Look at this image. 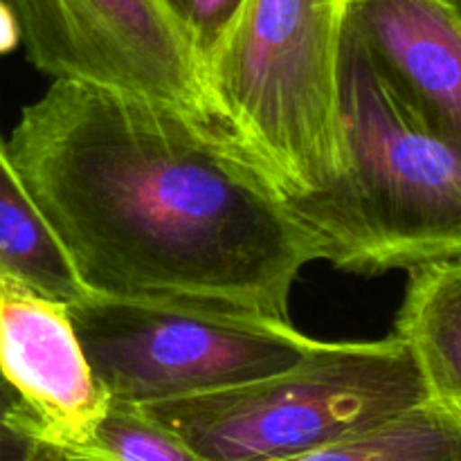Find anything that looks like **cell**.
Here are the masks:
<instances>
[{"label":"cell","instance_id":"obj_13","mask_svg":"<svg viewBox=\"0 0 461 461\" xmlns=\"http://www.w3.org/2000/svg\"><path fill=\"white\" fill-rule=\"evenodd\" d=\"M162 3L187 36L203 70V61L210 57L212 50L232 25L243 0H162Z\"/></svg>","mask_w":461,"mask_h":461},{"label":"cell","instance_id":"obj_15","mask_svg":"<svg viewBox=\"0 0 461 461\" xmlns=\"http://www.w3.org/2000/svg\"><path fill=\"white\" fill-rule=\"evenodd\" d=\"M21 45V30L7 0H0V57L14 52Z\"/></svg>","mask_w":461,"mask_h":461},{"label":"cell","instance_id":"obj_4","mask_svg":"<svg viewBox=\"0 0 461 461\" xmlns=\"http://www.w3.org/2000/svg\"><path fill=\"white\" fill-rule=\"evenodd\" d=\"M432 399L399 336L322 342L293 367L142 405L205 461H275L318 448Z\"/></svg>","mask_w":461,"mask_h":461},{"label":"cell","instance_id":"obj_19","mask_svg":"<svg viewBox=\"0 0 461 461\" xmlns=\"http://www.w3.org/2000/svg\"><path fill=\"white\" fill-rule=\"evenodd\" d=\"M66 461H72V459H66Z\"/></svg>","mask_w":461,"mask_h":461},{"label":"cell","instance_id":"obj_1","mask_svg":"<svg viewBox=\"0 0 461 461\" xmlns=\"http://www.w3.org/2000/svg\"><path fill=\"white\" fill-rule=\"evenodd\" d=\"M9 156L86 293L288 320L320 243L268 171L214 122L52 79Z\"/></svg>","mask_w":461,"mask_h":461},{"label":"cell","instance_id":"obj_2","mask_svg":"<svg viewBox=\"0 0 461 461\" xmlns=\"http://www.w3.org/2000/svg\"><path fill=\"white\" fill-rule=\"evenodd\" d=\"M345 169L286 196L322 261L378 277L461 255V149L390 88L345 21L340 59Z\"/></svg>","mask_w":461,"mask_h":461},{"label":"cell","instance_id":"obj_3","mask_svg":"<svg viewBox=\"0 0 461 461\" xmlns=\"http://www.w3.org/2000/svg\"><path fill=\"white\" fill-rule=\"evenodd\" d=\"M345 21L347 0H243L203 61L212 115L284 196L329 187L345 169Z\"/></svg>","mask_w":461,"mask_h":461},{"label":"cell","instance_id":"obj_9","mask_svg":"<svg viewBox=\"0 0 461 461\" xmlns=\"http://www.w3.org/2000/svg\"><path fill=\"white\" fill-rule=\"evenodd\" d=\"M394 336L408 345L432 399L461 408V255L408 270Z\"/></svg>","mask_w":461,"mask_h":461},{"label":"cell","instance_id":"obj_7","mask_svg":"<svg viewBox=\"0 0 461 461\" xmlns=\"http://www.w3.org/2000/svg\"><path fill=\"white\" fill-rule=\"evenodd\" d=\"M0 374L16 392V428L63 457L84 455L111 394L95 376L70 304L0 277Z\"/></svg>","mask_w":461,"mask_h":461},{"label":"cell","instance_id":"obj_10","mask_svg":"<svg viewBox=\"0 0 461 461\" xmlns=\"http://www.w3.org/2000/svg\"><path fill=\"white\" fill-rule=\"evenodd\" d=\"M0 277L23 284L52 300L86 295L61 241L50 228L0 135Z\"/></svg>","mask_w":461,"mask_h":461},{"label":"cell","instance_id":"obj_5","mask_svg":"<svg viewBox=\"0 0 461 461\" xmlns=\"http://www.w3.org/2000/svg\"><path fill=\"white\" fill-rule=\"evenodd\" d=\"M84 354L111 399L151 405L293 367L320 340L288 320L174 300L86 293L70 302Z\"/></svg>","mask_w":461,"mask_h":461},{"label":"cell","instance_id":"obj_6","mask_svg":"<svg viewBox=\"0 0 461 461\" xmlns=\"http://www.w3.org/2000/svg\"><path fill=\"white\" fill-rule=\"evenodd\" d=\"M7 5L27 61L43 75L138 95L219 124L207 102L201 61L162 0Z\"/></svg>","mask_w":461,"mask_h":461},{"label":"cell","instance_id":"obj_8","mask_svg":"<svg viewBox=\"0 0 461 461\" xmlns=\"http://www.w3.org/2000/svg\"><path fill=\"white\" fill-rule=\"evenodd\" d=\"M347 27L430 131L461 149V18L446 0H347Z\"/></svg>","mask_w":461,"mask_h":461},{"label":"cell","instance_id":"obj_14","mask_svg":"<svg viewBox=\"0 0 461 461\" xmlns=\"http://www.w3.org/2000/svg\"><path fill=\"white\" fill-rule=\"evenodd\" d=\"M36 441L14 423H0V461H23Z\"/></svg>","mask_w":461,"mask_h":461},{"label":"cell","instance_id":"obj_18","mask_svg":"<svg viewBox=\"0 0 461 461\" xmlns=\"http://www.w3.org/2000/svg\"><path fill=\"white\" fill-rule=\"evenodd\" d=\"M457 410H459V412H461V408H457Z\"/></svg>","mask_w":461,"mask_h":461},{"label":"cell","instance_id":"obj_17","mask_svg":"<svg viewBox=\"0 0 461 461\" xmlns=\"http://www.w3.org/2000/svg\"><path fill=\"white\" fill-rule=\"evenodd\" d=\"M446 3H448V5H450V7H453V9H455V12H457V14H459V18H461V0H446Z\"/></svg>","mask_w":461,"mask_h":461},{"label":"cell","instance_id":"obj_16","mask_svg":"<svg viewBox=\"0 0 461 461\" xmlns=\"http://www.w3.org/2000/svg\"><path fill=\"white\" fill-rule=\"evenodd\" d=\"M23 461H66V457H63L59 450H54L52 446H45V444H39V441H36V446L32 448V453L27 455Z\"/></svg>","mask_w":461,"mask_h":461},{"label":"cell","instance_id":"obj_11","mask_svg":"<svg viewBox=\"0 0 461 461\" xmlns=\"http://www.w3.org/2000/svg\"><path fill=\"white\" fill-rule=\"evenodd\" d=\"M275 461H461V412L428 399L363 430Z\"/></svg>","mask_w":461,"mask_h":461},{"label":"cell","instance_id":"obj_12","mask_svg":"<svg viewBox=\"0 0 461 461\" xmlns=\"http://www.w3.org/2000/svg\"><path fill=\"white\" fill-rule=\"evenodd\" d=\"M68 459V457H66ZM72 461H205L142 405L111 399L93 446Z\"/></svg>","mask_w":461,"mask_h":461}]
</instances>
